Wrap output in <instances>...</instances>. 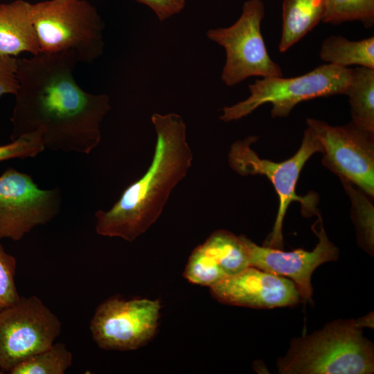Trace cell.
Returning <instances> with one entry per match:
<instances>
[{"mask_svg": "<svg viewBox=\"0 0 374 374\" xmlns=\"http://www.w3.org/2000/svg\"><path fill=\"white\" fill-rule=\"evenodd\" d=\"M348 97L352 123L360 129L374 133V69L358 66L346 94Z\"/></svg>", "mask_w": 374, "mask_h": 374, "instance_id": "18", "label": "cell"}, {"mask_svg": "<svg viewBox=\"0 0 374 374\" xmlns=\"http://www.w3.org/2000/svg\"><path fill=\"white\" fill-rule=\"evenodd\" d=\"M16 267L15 258L5 251L0 240V310L21 299L15 280Z\"/></svg>", "mask_w": 374, "mask_h": 374, "instance_id": "24", "label": "cell"}, {"mask_svg": "<svg viewBox=\"0 0 374 374\" xmlns=\"http://www.w3.org/2000/svg\"><path fill=\"white\" fill-rule=\"evenodd\" d=\"M197 248L211 262L220 268L226 277L251 266L243 235L237 236L227 230L214 231Z\"/></svg>", "mask_w": 374, "mask_h": 374, "instance_id": "16", "label": "cell"}, {"mask_svg": "<svg viewBox=\"0 0 374 374\" xmlns=\"http://www.w3.org/2000/svg\"><path fill=\"white\" fill-rule=\"evenodd\" d=\"M352 75L353 69L325 64L294 78H262L249 84L247 98L224 107L220 119L224 122L240 119L266 103L272 105L273 118L286 117L304 100L346 94Z\"/></svg>", "mask_w": 374, "mask_h": 374, "instance_id": "5", "label": "cell"}, {"mask_svg": "<svg viewBox=\"0 0 374 374\" xmlns=\"http://www.w3.org/2000/svg\"><path fill=\"white\" fill-rule=\"evenodd\" d=\"M320 222L319 231L312 227L319 242L311 251L298 249L286 252L265 245L258 246L243 235L251 266L291 279L296 284L301 299L312 302V273L321 264L336 260L339 256V250L328 238L321 217Z\"/></svg>", "mask_w": 374, "mask_h": 374, "instance_id": "12", "label": "cell"}, {"mask_svg": "<svg viewBox=\"0 0 374 374\" xmlns=\"http://www.w3.org/2000/svg\"><path fill=\"white\" fill-rule=\"evenodd\" d=\"M352 21L371 27L374 24V0H325L323 22L339 25Z\"/></svg>", "mask_w": 374, "mask_h": 374, "instance_id": "21", "label": "cell"}, {"mask_svg": "<svg viewBox=\"0 0 374 374\" xmlns=\"http://www.w3.org/2000/svg\"><path fill=\"white\" fill-rule=\"evenodd\" d=\"M184 277L191 283L211 287L226 276L195 247L188 258Z\"/></svg>", "mask_w": 374, "mask_h": 374, "instance_id": "22", "label": "cell"}, {"mask_svg": "<svg viewBox=\"0 0 374 374\" xmlns=\"http://www.w3.org/2000/svg\"><path fill=\"white\" fill-rule=\"evenodd\" d=\"M306 123L321 143L323 164L356 185L369 197H374V133L352 122L332 126L323 121L307 118Z\"/></svg>", "mask_w": 374, "mask_h": 374, "instance_id": "11", "label": "cell"}, {"mask_svg": "<svg viewBox=\"0 0 374 374\" xmlns=\"http://www.w3.org/2000/svg\"><path fill=\"white\" fill-rule=\"evenodd\" d=\"M78 62L73 50L17 60L12 141L41 129L45 149L89 154L98 147L110 98L78 85L73 76Z\"/></svg>", "mask_w": 374, "mask_h": 374, "instance_id": "1", "label": "cell"}, {"mask_svg": "<svg viewBox=\"0 0 374 374\" xmlns=\"http://www.w3.org/2000/svg\"><path fill=\"white\" fill-rule=\"evenodd\" d=\"M256 139V136H249L233 143L228 155L229 163L234 171L242 176L264 175L273 184L278 196L279 205L266 246L281 249L283 247V220L292 202L301 203L305 215H318L315 197L298 195L296 186L305 163L314 154L321 152L322 148L313 131L308 127L304 132L301 145L294 155L284 161L274 162L260 158L252 150L251 145Z\"/></svg>", "mask_w": 374, "mask_h": 374, "instance_id": "6", "label": "cell"}, {"mask_svg": "<svg viewBox=\"0 0 374 374\" xmlns=\"http://www.w3.org/2000/svg\"><path fill=\"white\" fill-rule=\"evenodd\" d=\"M17 60L14 56H0V98L7 93L15 95L19 89Z\"/></svg>", "mask_w": 374, "mask_h": 374, "instance_id": "25", "label": "cell"}, {"mask_svg": "<svg viewBox=\"0 0 374 374\" xmlns=\"http://www.w3.org/2000/svg\"><path fill=\"white\" fill-rule=\"evenodd\" d=\"M150 8L162 22L180 13L185 8L186 0H135Z\"/></svg>", "mask_w": 374, "mask_h": 374, "instance_id": "26", "label": "cell"}, {"mask_svg": "<svg viewBox=\"0 0 374 374\" xmlns=\"http://www.w3.org/2000/svg\"><path fill=\"white\" fill-rule=\"evenodd\" d=\"M44 150L43 132L38 129L19 136L10 143L0 145V161L35 157Z\"/></svg>", "mask_w": 374, "mask_h": 374, "instance_id": "23", "label": "cell"}, {"mask_svg": "<svg viewBox=\"0 0 374 374\" xmlns=\"http://www.w3.org/2000/svg\"><path fill=\"white\" fill-rule=\"evenodd\" d=\"M319 56L327 64L341 67L358 65L374 69V37L352 41L341 35H330L322 42Z\"/></svg>", "mask_w": 374, "mask_h": 374, "instance_id": "17", "label": "cell"}, {"mask_svg": "<svg viewBox=\"0 0 374 374\" xmlns=\"http://www.w3.org/2000/svg\"><path fill=\"white\" fill-rule=\"evenodd\" d=\"M151 121L157 140L150 166L111 208L96 212L95 229L100 235L132 242L144 233L158 220L172 190L192 166L193 154L182 117L155 113Z\"/></svg>", "mask_w": 374, "mask_h": 374, "instance_id": "2", "label": "cell"}, {"mask_svg": "<svg viewBox=\"0 0 374 374\" xmlns=\"http://www.w3.org/2000/svg\"><path fill=\"white\" fill-rule=\"evenodd\" d=\"M59 318L37 296L21 297L0 310V368L9 371L42 351L60 335Z\"/></svg>", "mask_w": 374, "mask_h": 374, "instance_id": "8", "label": "cell"}, {"mask_svg": "<svg viewBox=\"0 0 374 374\" xmlns=\"http://www.w3.org/2000/svg\"><path fill=\"white\" fill-rule=\"evenodd\" d=\"M209 288L213 298L220 303L256 309L292 306L301 299L291 279L253 266Z\"/></svg>", "mask_w": 374, "mask_h": 374, "instance_id": "13", "label": "cell"}, {"mask_svg": "<svg viewBox=\"0 0 374 374\" xmlns=\"http://www.w3.org/2000/svg\"><path fill=\"white\" fill-rule=\"evenodd\" d=\"M31 5L24 0L0 4V56L41 53Z\"/></svg>", "mask_w": 374, "mask_h": 374, "instance_id": "14", "label": "cell"}, {"mask_svg": "<svg viewBox=\"0 0 374 374\" xmlns=\"http://www.w3.org/2000/svg\"><path fill=\"white\" fill-rule=\"evenodd\" d=\"M40 52L74 51L79 62L91 63L104 52L105 24L85 0H47L31 5Z\"/></svg>", "mask_w": 374, "mask_h": 374, "instance_id": "4", "label": "cell"}, {"mask_svg": "<svg viewBox=\"0 0 374 374\" xmlns=\"http://www.w3.org/2000/svg\"><path fill=\"white\" fill-rule=\"evenodd\" d=\"M59 188L42 189L28 174L9 168L0 176V240H20L59 213Z\"/></svg>", "mask_w": 374, "mask_h": 374, "instance_id": "9", "label": "cell"}, {"mask_svg": "<svg viewBox=\"0 0 374 374\" xmlns=\"http://www.w3.org/2000/svg\"><path fill=\"white\" fill-rule=\"evenodd\" d=\"M264 17L262 1L247 0L234 24L207 30V37L225 50L221 73L225 85L233 87L251 76H283L281 67L269 56L261 33Z\"/></svg>", "mask_w": 374, "mask_h": 374, "instance_id": "7", "label": "cell"}, {"mask_svg": "<svg viewBox=\"0 0 374 374\" xmlns=\"http://www.w3.org/2000/svg\"><path fill=\"white\" fill-rule=\"evenodd\" d=\"M73 356L63 343H54L49 348L23 360L10 374H64L71 366Z\"/></svg>", "mask_w": 374, "mask_h": 374, "instance_id": "19", "label": "cell"}, {"mask_svg": "<svg viewBox=\"0 0 374 374\" xmlns=\"http://www.w3.org/2000/svg\"><path fill=\"white\" fill-rule=\"evenodd\" d=\"M344 189L349 195L352 204V217L356 226L359 245L370 254L374 248V208L371 200L361 190L353 187V184L339 178ZM368 196V195H367Z\"/></svg>", "mask_w": 374, "mask_h": 374, "instance_id": "20", "label": "cell"}, {"mask_svg": "<svg viewBox=\"0 0 374 374\" xmlns=\"http://www.w3.org/2000/svg\"><path fill=\"white\" fill-rule=\"evenodd\" d=\"M2 373H4V372H3V370L0 368V374H2Z\"/></svg>", "mask_w": 374, "mask_h": 374, "instance_id": "27", "label": "cell"}, {"mask_svg": "<svg viewBox=\"0 0 374 374\" xmlns=\"http://www.w3.org/2000/svg\"><path fill=\"white\" fill-rule=\"evenodd\" d=\"M159 300L112 297L100 303L90 321L93 341L102 349H138L154 336L160 317Z\"/></svg>", "mask_w": 374, "mask_h": 374, "instance_id": "10", "label": "cell"}, {"mask_svg": "<svg viewBox=\"0 0 374 374\" xmlns=\"http://www.w3.org/2000/svg\"><path fill=\"white\" fill-rule=\"evenodd\" d=\"M357 320H337L311 335L294 338L277 360L282 374H369L374 371L373 344Z\"/></svg>", "mask_w": 374, "mask_h": 374, "instance_id": "3", "label": "cell"}, {"mask_svg": "<svg viewBox=\"0 0 374 374\" xmlns=\"http://www.w3.org/2000/svg\"><path fill=\"white\" fill-rule=\"evenodd\" d=\"M325 0H283L278 50L284 53L322 21Z\"/></svg>", "mask_w": 374, "mask_h": 374, "instance_id": "15", "label": "cell"}]
</instances>
